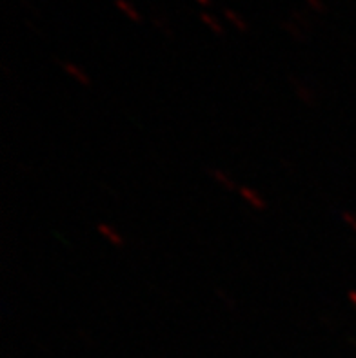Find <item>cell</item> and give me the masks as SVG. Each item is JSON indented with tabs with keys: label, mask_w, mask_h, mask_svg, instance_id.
<instances>
[{
	"label": "cell",
	"mask_w": 356,
	"mask_h": 358,
	"mask_svg": "<svg viewBox=\"0 0 356 358\" xmlns=\"http://www.w3.org/2000/svg\"><path fill=\"white\" fill-rule=\"evenodd\" d=\"M209 173H211V177L215 178V182H218V184H220V186H224L226 187V189H229V191H233L235 189V182L231 180L229 177H227L226 173L222 171V169H218V168H213V169H209Z\"/></svg>",
	"instance_id": "3957f363"
},
{
	"label": "cell",
	"mask_w": 356,
	"mask_h": 358,
	"mask_svg": "<svg viewBox=\"0 0 356 358\" xmlns=\"http://www.w3.org/2000/svg\"><path fill=\"white\" fill-rule=\"evenodd\" d=\"M343 220H346V222H348L353 229H356V218L353 217L351 213H343Z\"/></svg>",
	"instance_id": "5b68a950"
},
{
	"label": "cell",
	"mask_w": 356,
	"mask_h": 358,
	"mask_svg": "<svg viewBox=\"0 0 356 358\" xmlns=\"http://www.w3.org/2000/svg\"><path fill=\"white\" fill-rule=\"evenodd\" d=\"M238 193H240V196H242L243 202H248V206H251L252 209H257V211H266V209H267L266 200L262 199L257 191L252 189V187L240 186Z\"/></svg>",
	"instance_id": "6da1fadb"
},
{
	"label": "cell",
	"mask_w": 356,
	"mask_h": 358,
	"mask_svg": "<svg viewBox=\"0 0 356 358\" xmlns=\"http://www.w3.org/2000/svg\"><path fill=\"white\" fill-rule=\"evenodd\" d=\"M349 299L353 300V304H356V291H351V293H349Z\"/></svg>",
	"instance_id": "8992f818"
},
{
	"label": "cell",
	"mask_w": 356,
	"mask_h": 358,
	"mask_svg": "<svg viewBox=\"0 0 356 358\" xmlns=\"http://www.w3.org/2000/svg\"><path fill=\"white\" fill-rule=\"evenodd\" d=\"M97 229H99L100 235H104L106 238H108V242H111V244L117 245V248H122V245H124V238L120 236V233L115 231L113 227H109L108 224H99Z\"/></svg>",
	"instance_id": "7a4b0ae2"
},
{
	"label": "cell",
	"mask_w": 356,
	"mask_h": 358,
	"mask_svg": "<svg viewBox=\"0 0 356 358\" xmlns=\"http://www.w3.org/2000/svg\"><path fill=\"white\" fill-rule=\"evenodd\" d=\"M64 69H66V71H68L69 75H71V77L77 78V80L80 82V84H84V86H90V77H86V75H84V73H82L80 69L73 68L71 64H64Z\"/></svg>",
	"instance_id": "277c9868"
}]
</instances>
